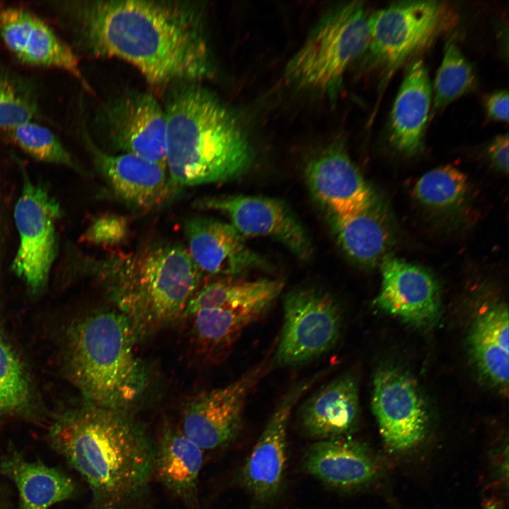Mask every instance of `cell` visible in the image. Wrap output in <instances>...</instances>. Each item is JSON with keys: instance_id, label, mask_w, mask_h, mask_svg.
I'll return each instance as SVG.
<instances>
[{"instance_id": "cell-23", "label": "cell", "mask_w": 509, "mask_h": 509, "mask_svg": "<svg viewBox=\"0 0 509 509\" xmlns=\"http://www.w3.org/2000/svg\"><path fill=\"white\" fill-rule=\"evenodd\" d=\"M335 238L344 253L356 264L373 267L389 255L393 241L388 214L376 197L356 212L329 216Z\"/></svg>"}, {"instance_id": "cell-4", "label": "cell", "mask_w": 509, "mask_h": 509, "mask_svg": "<svg viewBox=\"0 0 509 509\" xmlns=\"http://www.w3.org/2000/svg\"><path fill=\"white\" fill-rule=\"evenodd\" d=\"M93 267L140 337L181 318L202 276L183 245L165 240L107 254Z\"/></svg>"}, {"instance_id": "cell-17", "label": "cell", "mask_w": 509, "mask_h": 509, "mask_svg": "<svg viewBox=\"0 0 509 509\" xmlns=\"http://www.w3.org/2000/svg\"><path fill=\"white\" fill-rule=\"evenodd\" d=\"M184 231L187 249L202 276L232 277L267 267L230 223L209 217H192L185 221Z\"/></svg>"}, {"instance_id": "cell-10", "label": "cell", "mask_w": 509, "mask_h": 509, "mask_svg": "<svg viewBox=\"0 0 509 509\" xmlns=\"http://www.w3.org/2000/svg\"><path fill=\"white\" fill-rule=\"evenodd\" d=\"M269 368L263 361L230 383L192 397L182 411V433L203 451L230 444L240 431L249 395Z\"/></svg>"}, {"instance_id": "cell-34", "label": "cell", "mask_w": 509, "mask_h": 509, "mask_svg": "<svg viewBox=\"0 0 509 509\" xmlns=\"http://www.w3.org/2000/svg\"><path fill=\"white\" fill-rule=\"evenodd\" d=\"M129 233V225L124 216L106 213L90 222L81 236V241L111 249L124 243Z\"/></svg>"}, {"instance_id": "cell-13", "label": "cell", "mask_w": 509, "mask_h": 509, "mask_svg": "<svg viewBox=\"0 0 509 509\" xmlns=\"http://www.w3.org/2000/svg\"><path fill=\"white\" fill-rule=\"evenodd\" d=\"M194 206L222 212L242 236L274 238L300 259H309L312 253L311 241L303 226L289 206L280 199L222 195L197 199Z\"/></svg>"}, {"instance_id": "cell-9", "label": "cell", "mask_w": 509, "mask_h": 509, "mask_svg": "<svg viewBox=\"0 0 509 509\" xmlns=\"http://www.w3.org/2000/svg\"><path fill=\"white\" fill-rule=\"evenodd\" d=\"M23 185L13 217L19 245L12 269L33 293L45 288L57 251L59 203L22 169Z\"/></svg>"}, {"instance_id": "cell-8", "label": "cell", "mask_w": 509, "mask_h": 509, "mask_svg": "<svg viewBox=\"0 0 509 509\" xmlns=\"http://www.w3.org/2000/svg\"><path fill=\"white\" fill-rule=\"evenodd\" d=\"M281 332L272 363L295 367L332 350L343 327V311L331 294L313 288H296L283 303Z\"/></svg>"}, {"instance_id": "cell-31", "label": "cell", "mask_w": 509, "mask_h": 509, "mask_svg": "<svg viewBox=\"0 0 509 509\" xmlns=\"http://www.w3.org/2000/svg\"><path fill=\"white\" fill-rule=\"evenodd\" d=\"M6 133L13 143L37 160L83 171L55 134L46 127L31 121Z\"/></svg>"}, {"instance_id": "cell-27", "label": "cell", "mask_w": 509, "mask_h": 509, "mask_svg": "<svg viewBox=\"0 0 509 509\" xmlns=\"http://www.w3.org/2000/svg\"><path fill=\"white\" fill-rule=\"evenodd\" d=\"M509 316L504 305L487 308L475 319L469 346L476 365L492 384L504 388L509 378Z\"/></svg>"}, {"instance_id": "cell-30", "label": "cell", "mask_w": 509, "mask_h": 509, "mask_svg": "<svg viewBox=\"0 0 509 509\" xmlns=\"http://www.w3.org/2000/svg\"><path fill=\"white\" fill-rule=\"evenodd\" d=\"M476 85L474 68L456 42L449 40L432 86L431 114L440 112L449 104L473 90Z\"/></svg>"}, {"instance_id": "cell-11", "label": "cell", "mask_w": 509, "mask_h": 509, "mask_svg": "<svg viewBox=\"0 0 509 509\" xmlns=\"http://www.w3.org/2000/svg\"><path fill=\"white\" fill-rule=\"evenodd\" d=\"M371 406L390 451L409 450L426 435L428 426L426 404L416 382L401 370L384 367L376 371Z\"/></svg>"}, {"instance_id": "cell-19", "label": "cell", "mask_w": 509, "mask_h": 509, "mask_svg": "<svg viewBox=\"0 0 509 509\" xmlns=\"http://www.w3.org/2000/svg\"><path fill=\"white\" fill-rule=\"evenodd\" d=\"M305 178L312 194L329 216L356 212L376 198L340 145L329 147L310 160L305 167Z\"/></svg>"}, {"instance_id": "cell-35", "label": "cell", "mask_w": 509, "mask_h": 509, "mask_svg": "<svg viewBox=\"0 0 509 509\" xmlns=\"http://www.w3.org/2000/svg\"><path fill=\"white\" fill-rule=\"evenodd\" d=\"M508 92L507 90L495 91L486 97L484 104L487 116L496 122H508Z\"/></svg>"}, {"instance_id": "cell-14", "label": "cell", "mask_w": 509, "mask_h": 509, "mask_svg": "<svg viewBox=\"0 0 509 509\" xmlns=\"http://www.w3.org/2000/svg\"><path fill=\"white\" fill-rule=\"evenodd\" d=\"M315 375L293 385L281 397L241 470L240 480L260 503L281 491L287 460V428L294 406L317 380Z\"/></svg>"}, {"instance_id": "cell-36", "label": "cell", "mask_w": 509, "mask_h": 509, "mask_svg": "<svg viewBox=\"0 0 509 509\" xmlns=\"http://www.w3.org/2000/svg\"><path fill=\"white\" fill-rule=\"evenodd\" d=\"M508 135L501 134L493 139L487 148V156L493 165L505 174L508 172Z\"/></svg>"}, {"instance_id": "cell-24", "label": "cell", "mask_w": 509, "mask_h": 509, "mask_svg": "<svg viewBox=\"0 0 509 509\" xmlns=\"http://www.w3.org/2000/svg\"><path fill=\"white\" fill-rule=\"evenodd\" d=\"M204 452L171 423L165 425L156 441L154 476L190 509H197Z\"/></svg>"}, {"instance_id": "cell-32", "label": "cell", "mask_w": 509, "mask_h": 509, "mask_svg": "<svg viewBox=\"0 0 509 509\" xmlns=\"http://www.w3.org/2000/svg\"><path fill=\"white\" fill-rule=\"evenodd\" d=\"M467 177L452 165L440 166L423 175L416 182L414 197L425 206L445 209L460 203L466 194Z\"/></svg>"}, {"instance_id": "cell-21", "label": "cell", "mask_w": 509, "mask_h": 509, "mask_svg": "<svg viewBox=\"0 0 509 509\" xmlns=\"http://www.w3.org/2000/svg\"><path fill=\"white\" fill-rule=\"evenodd\" d=\"M360 416L358 384L348 374L321 387L303 403L299 411L302 429L317 440L350 436L358 426Z\"/></svg>"}, {"instance_id": "cell-2", "label": "cell", "mask_w": 509, "mask_h": 509, "mask_svg": "<svg viewBox=\"0 0 509 509\" xmlns=\"http://www.w3.org/2000/svg\"><path fill=\"white\" fill-rule=\"evenodd\" d=\"M48 440L88 484L92 509H141L146 501L156 441L131 411L86 402L57 415Z\"/></svg>"}, {"instance_id": "cell-37", "label": "cell", "mask_w": 509, "mask_h": 509, "mask_svg": "<svg viewBox=\"0 0 509 509\" xmlns=\"http://www.w3.org/2000/svg\"><path fill=\"white\" fill-rule=\"evenodd\" d=\"M482 509H503V505L498 499L491 498L485 501Z\"/></svg>"}, {"instance_id": "cell-20", "label": "cell", "mask_w": 509, "mask_h": 509, "mask_svg": "<svg viewBox=\"0 0 509 509\" xmlns=\"http://www.w3.org/2000/svg\"><path fill=\"white\" fill-rule=\"evenodd\" d=\"M302 464L310 475L343 491L367 485L378 472L369 449L350 436L317 440L306 450Z\"/></svg>"}, {"instance_id": "cell-12", "label": "cell", "mask_w": 509, "mask_h": 509, "mask_svg": "<svg viewBox=\"0 0 509 509\" xmlns=\"http://www.w3.org/2000/svg\"><path fill=\"white\" fill-rule=\"evenodd\" d=\"M102 124L115 149L166 166L165 112L152 93L132 91L110 100Z\"/></svg>"}, {"instance_id": "cell-18", "label": "cell", "mask_w": 509, "mask_h": 509, "mask_svg": "<svg viewBox=\"0 0 509 509\" xmlns=\"http://www.w3.org/2000/svg\"><path fill=\"white\" fill-rule=\"evenodd\" d=\"M380 266L378 307L414 326L433 322L440 307V289L434 277L422 267L390 256Z\"/></svg>"}, {"instance_id": "cell-5", "label": "cell", "mask_w": 509, "mask_h": 509, "mask_svg": "<svg viewBox=\"0 0 509 509\" xmlns=\"http://www.w3.org/2000/svg\"><path fill=\"white\" fill-rule=\"evenodd\" d=\"M139 338L115 307L88 311L71 322L64 341L65 370L88 402L130 411L149 382L137 353Z\"/></svg>"}, {"instance_id": "cell-28", "label": "cell", "mask_w": 509, "mask_h": 509, "mask_svg": "<svg viewBox=\"0 0 509 509\" xmlns=\"http://www.w3.org/2000/svg\"><path fill=\"white\" fill-rule=\"evenodd\" d=\"M34 387L21 357L0 329V428L40 419Z\"/></svg>"}, {"instance_id": "cell-3", "label": "cell", "mask_w": 509, "mask_h": 509, "mask_svg": "<svg viewBox=\"0 0 509 509\" xmlns=\"http://www.w3.org/2000/svg\"><path fill=\"white\" fill-rule=\"evenodd\" d=\"M163 107L165 165L177 187L232 180L250 168L253 151L238 121L199 83L170 88Z\"/></svg>"}, {"instance_id": "cell-15", "label": "cell", "mask_w": 509, "mask_h": 509, "mask_svg": "<svg viewBox=\"0 0 509 509\" xmlns=\"http://www.w3.org/2000/svg\"><path fill=\"white\" fill-rule=\"evenodd\" d=\"M82 136L98 172L113 194L131 208L154 209L178 192L180 189L172 182L165 165L131 153H108L98 148L85 131Z\"/></svg>"}, {"instance_id": "cell-22", "label": "cell", "mask_w": 509, "mask_h": 509, "mask_svg": "<svg viewBox=\"0 0 509 509\" xmlns=\"http://www.w3.org/2000/svg\"><path fill=\"white\" fill-rule=\"evenodd\" d=\"M432 85L421 59L410 63L390 112L388 136L399 152L412 156L421 148L432 106Z\"/></svg>"}, {"instance_id": "cell-1", "label": "cell", "mask_w": 509, "mask_h": 509, "mask_svg": "<svg viewBox=\"0 0 509 509\" xmlns=\"http://www.w3.org/2000/svg\"><path fill=\"white\" fill-rule=\"evenodd\" d=\"M58 7L83 52L129 63L155 88L213 76L206 12L198 1L85 0Z\"/></svg>"}, {"instance_id": "cell-7", "label": "cell", "mask_w": 509, "mask_h": 509, "mask_svg": "<svg viewBox=\"0 0 509 509\" xmlns=\"http://www.w3.org/2000/svg\"><path fill=\"white\" fill-rule=\"evenodd\" d=\"M455 22L451 6L441 1H398L368 17L369 44L365 52L385 88L404 64L429 47Z\"/></svg>"}, {"instance_id": "cell-38", "label": "cell", "mask_w": 509, "mask_h": 509, "mask_svg": "<svg viewBox=\"0 0 509 509\" xmlns=\"http://www.w3.org/2000/svg\"><path fill=\"white\" fill-rule=\"evenodd\" d=\"M0 496H1V491H0Z\"/></svg>"}, {"instance_id": "cell-26", "label": "cell", "mask_w": 509, "mask_h": 509, "mask_svg": "<svg viewBox=\"0 0 509 509\" xmlns=\"http://www.w3.org/2000/svg\"><path fill=\"white\" fill-rule=\"evenodd\" d=\"M265 312L218 305L187 304L181 318L189 324L191 346L204 361L217 358L230 348Z\"/></svg>"}, {"instance_id": "cell-25", "label": "cell", "mask_w": 509, "mask_h": 509, "mask_svg": "<svg viewBox=\"0 0 509 509\" xmlns=\"http://www.w3.org/2000/svg\"><path fill=\"white\" fill-rule=\"evenodd\" d=\"M0 474L16 485L19 509H49L76 493L75 482L64 472L39 460L28 461L13 449L0 456Z\"/></svg>"}, {"instance_id": "cell-29", "label": "cell", "mask_w": 509, "mask_h": 509, "mask_svg": "<svg viewBox=\"0 0 509 509\" xmlns=\"http://www.w3.org/2000/svg\"><path fill=\"white\" fill-rule=\"evenodd\" d=\"M283 284L279 279L222 278L199 287L189 303L266 312L281 293Z\"/></svg>"}, {"instance_id": "cell-33", "label": "cell", "mask_w": 509, "mask_h": 509, "mask_svg": "<svg viewBox=\"0 0 509 509\" xmlns=\"http://www.w3.org/2000/svg\"><path fill=\"white\" fill-rule=\"evenodd\" d=\"M38 113L37 103L29 89L0 71V129L6 131L33 121Z\"/></svg>"}, {"instance_id": "cell-6", "label": "cell", "mask_w": 509, "mask_h": 509, "mask_svg": "<svg viewBox=\"0 0 509 509\" xmlns=\"http://www.w3.org/2000/svg\"><path fill=\"white\" fill-rule=\"evenodd\" d=\"M369 38L363 3L338 6L321 18L288 61L284 78L298 88L333 95L348 66L365 53Z\"/></svg>"}, {"instance_id": "cell-16", "label": "cell", "mask_w": 509, "mask_h": 509, "mask_svg": "<svg viewBox=\"0 0 509 509\" xmlns=\"http://www.w3.org/2000/svg\"><path fill=\"white\" fill-rule=\"evenodd\" d=\"M0 37L23 64L65 71L85 88L90 90L74 49L33 12L18 6L0 5Z\"/></svg>"}]
</instances>
